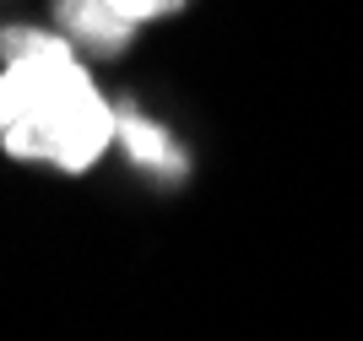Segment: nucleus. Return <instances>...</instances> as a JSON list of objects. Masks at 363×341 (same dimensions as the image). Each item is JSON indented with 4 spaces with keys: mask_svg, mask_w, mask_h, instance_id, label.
<instances>
[{
    "mask_svg": "<svg viewBox=\"0 0 363 341\" xmlns=\"http://www.w3.org/2000/svg\"><path fill=\"white\" fill-rule=\"evenodd\" d=\"M55 16H60V33L71 38L76 49L120 55V49L136 38V28H130V22L108 6V0H60V6H55Z\"/></svg>",
    "mask_w": 363,
    "mask_h": 341,
    "instance_id": "obj_2",
    "label": "nucleus"
},
{
    "mask_svg": "<svg viewBox=\"0 0 363 341\" xmlns=\"http://www.w3.org/2000/svg\"><path fill=\"white\" fill-rule=\"evenodd\" d=\"M6 49V82L16 87V125L0 135V147L22 163H55L65 174H87L120 130V108L108 104L87 65L76 60L65 33H0Z\"/></svg>",
    "mask_w": 363,
    "mask_h": 341,
    "instance_id": "obj_1",
    "label": "nucleus"
},
{
    "mask_svg": "<svg viewBox=\"0 0 363 341\" xmlns=\"http://www.w3.org/2000/svg\"><path fill=\"white\" fill-rule=\"evenodd\" d=\"M108 6H114L130 28H147V22H163V16L184 11V0H108Z\"/></svg>",
    "mask_w": 363,
    "mask_h": 341,
    "instance_id": "obj_4",
    "label": "nucleus"
},
{
    "mask_svg": "<svg viewBox=\"0 0 363 341\" xmlns=\"http://www.w3.org/2000/svg\"><path fill=\"white\" fill-rule=\"evenodd\" d=\"M114 141L125 147V157L141 168H157V174H184V152L174 147V135L163 130V125H152V119H141L136 108H120V130H114Z\"/></svg>",
    "mask_w": 363,
    "mask_h": 341,
    "instance_id": "obj_3",
    "label": "nucleus"
}]
</instances>
